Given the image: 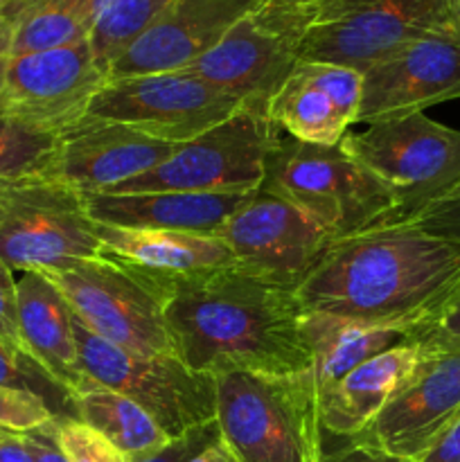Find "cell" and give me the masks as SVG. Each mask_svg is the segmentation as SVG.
I'll list each match as a JSON object with an SVG mask.
<instances>
[{"instance_id":"cell-1","label":"cell","mask_w":460,"mask_h":462,"mask_svg":"<svg viewBox=\"0 0 460 462\" xmlns=\"http://www.w3.org/2000/svg\"><path fill=\"white\" fill-rule=\"evenodd\" d=\"M460 287V242L410 224L336 239L296 289L302 311L338 316L409 337Z\"/></svg>"},{"instance_id":"cell-2","label":"cell","mask_w":460,"mask_h":462,"mask_svg":"<svg viewBox=\"0 0 460 462\" xmlns=\"http://www.w3.org/2000/svg\"><path fill=\"white\" fill-rule=\"evenodd\" d=\"M176 356L197 373L291 374L311 370L296 293L237 266L158 291Z\"/></svg>"},{"instance_id":"cell-3","label":"cell","mask_w":460,"mask_h":462,"mask_svg":"<svg viewBox=\"0 0 460 462\" xmlns=\"http://www.w3.org/2000/svg\"><path fill=\"white\" fill-rule=\"evenodd\" d=\"M221 445L237 462H323V422L311 370L216 374Z\"/></svg>"},{"instance_id":"cell-4","label":"cell","mask_w":460,"mask_h":462,"mask_svg":"<svg viewBox=\"0 0 460 462\" xmlns=\"http://www.w3.org/2000/svg\"><path fill=\"white\" fill-rule=\"evenodd\" d=\"M260 189L300 206L336 239L392 224L397 215L391 192L341 144L320 147L280 135Z\"/></svg>"},{"instance_id":"cell-5","label":"cell","mask_w":460,"mask_h":462,"mask_svg":"<svg viewBox=\"0 0 460 462\" xmlns=\"http://www.w3.org/2000/svg\"><path fill=\"white\" fill-rule=\"evenodd\" d=\"M338 144L391 192L397 206L392 224L442 201L460 183V129L422 111L368 122Z\"/></svg>"},{"instance_id":"cell-6","label":"cell","mask_w":460,"mask_h":462,"mask_svg":"<svg viewBox=\"0 0 460 462\" xmlns=\"http://www.w3.org/2000/svg\"><path fill=\"white\" fill-rule=\"evenodd\" d=\"M318 5L260 0L188 70L224 90L246 111L266 116L271 97L300 63L302 39Z\"/></svg>"},{"instance_id":"cell-7","label":"cell","mask_w":460,"mask_h":462,"mask_svg":"<svg viewBox=\"0 0 460 462\" xmlns=\"http://www.w3.org/2000/svg\"><path fill=\"white\" fill-rule=\"evenodd\" d=\"M282 131L266 116L239 108L228 120L203 131L153 170L97 194L140 192H255Z\"/></svg>"},{"instance_id":"cell-8","label":"cell","mask_w":460,"mask_h":462,"mask_svg":"<svg viewBox=\"0 0 460 462\" xmlns=\"http://www.w3.org/2000/svg\"><path fill=\"white\" fill-rule=\"evenodd\" d=\"M81 368L93 383L143 406L167 438L216 420V379L197 373L176 355H138L90 334L75 319Z\"/></svg>"},{"instance_id":"cell-9","label":"cell","mask_w":460,"mask_h":462,"mask_svg":"<svg viewBox=\"0 0 460 462\" xmlns=\"http://www.w3.org/2000/svg\"><path fill=\"white\" fill-rule=\"evenodd\" d=\"M431 34H454L442 0H325L302 39L300 61L365 72Z\"/></svg>"},{"instance_id":"cell-10","label":"cell","mask_w":460,"mask_h":462,"mask_svg":"<svg viewBox=\"0 0 460 462\" xmlns=\"http://www.w3.org/2000/svg\"><path fill=\"white\" fill-rule=\"evenodd\" d=\"M102 257L84 197L57 180L12 183L0 197V260L21 273H54Z\"/></svg>"},{"instance_id":"cell-11","label":"cell","mask_w":460,"mask_h":462,"mask_svg":"<svg viewBox=\"0 0 460 462\" xmlns=\"http://www.w3.org/2000/svg\"><path fill=\"white\" fill-rule=\"evenodd\" d=\"M43 275L75 319L102 341L138 355H176L161 296L115 262L95 257Z\"/></svg>"},{"instance_id":"cell-12","label":"cell","mask_w":460,"mask_h":462,"mask_svg":"<svg viewBox=\"0 0 460 462\" xmlns=\"http://www.w3.org/2000/svg\"><path fill=\"white\" fill-rule=\"evenodd\" d=\"M239 104L192 70L108 79L88 116L120 122L149 138L180 144L228 120Z\"/></svg>"},{"instance_id":"cell-13","label":"cell","mask_w":460,"mask_h":462,"mask_svg":"<svg viewBox=\"0 0 460 462\" xmlns=\"http://www.w3.org/2000/svg\"><path fill=\"white\" fill-rule=\"evenodd\" d=\"M239 271L296 293L336 237L316 217L282 197L257 189L221 228Z\"/></svg>"},{"instance_id":"cell-14","label":"cell","mask_w":460,"mask_h":462,"mask_svg":"<svg viewBox=\"0 0 460 462\" xmlns=\"http://www.w3.org/2000/svg\"><path fill=\"white\" fill-rule=\"evenodd\" d=\"M413 374L356 442L388 456L418 462L460 415V350L419 343Z\"/></svg>"},{"instance_id":"cell-15","label":"cell","mask_w":460,"mask_h":462,"mask_svg":"<svg viewBox=\"0 0 460 462\" xmlns=\"http://www.w3.org/2000/svg\"><path fill=\"white\" fill-rule=\"evenodd\" d=\"M106 81L108 70L95 59L88 41L18 54L7 63L0 106L61 134L88 113Z\"/></svg>"},{"instance_id":"cell-16","label":"cell","mask_w":460,"mask_h":462,"mask_svg":"<svg viewBox=\"0 0 460 462\" xmlns=\"http://www.w3.org/2000/svg\"><path fill=\"white\" fill-rule=\"evenodd\" d=\"M460 99V41L431 34L363 72L359 125Z\"/></svg>"},{"instance_id":"cell-17","label":"cell","mask_w":460,"mask_h":462,"mask_svg":"<svg viewBox=\"0 0 460 462\" xmlns=\"http://www.w3.org/2000/svg\"><path fill=\"white\" fill-rule=\"evenodd\" d=\"M260 0H170L149 30L108 68V79L185 70Z\"/></svg>"},{"instance_id":"cell-18","label":"cell","mask_w":460,"mask_h":462,"mask_svg":"<svg viewBox=\"0 0 460 462\" xmlns=\"http://www.w3.org/2000/svg\"><path fill=\"white\" fill-rule=\"evenodd\" d=\"M363 72L300 61L266 106V117L298 143L332 147L359 122Z\"/></svg>"},{"instance_id":"cell-19","label":"cell","mask_w":460,"mask_h":462,"mask_svg":"<svg viewBox=\"0 0 460 462\" xmlns=\"http://www.w3.org/2000/svg\"><path fill=\"white\" fill-rule=\"evenodd\" d=\"M174 149L176 144L86 113L59 134L54 180L79 194H97L153 170Z\"/></svg>"},{"instance_id":"cell-20","label":"cell","mask_w":460,"mask_h":462,"mask_svg":"<svg viewBox=\"0 0 460 462\" xmlns=\"http://www.w3.org/2000/svg\"><path fill=\"white\" fill-rule=\"evenodd\" d=\"M95 233L102 244V257L120 264L156 293L174 282L237 266L230 246L216 235L122 228L97 221Z\"/></svg>"},{"instance_id":"cell-21","label":"cell","mask_w":460,"mask_h":462,"mask_svg":"<svg viewBox=\"0 0 460 462\" xmlns=\"http://www.w3.org/2000/svg\"><path fill=\"white\" fill-rule=\"evenodd\" d=\"M257 192V189H255ZM255 192L81 194L93 221L122 228L216 235Z\"/></svg>"},{"instance_id":"cell-22","label":"cell","mask_w":460,"mask_h":462,"mask_svg":"<svg viewBox=\"0 0 460 462\" xmlns=\"http://www.w3.org/2000/svg\"><path fill=\"white\" fill-rule=\"evenodd\" d=\"M18 332L25 355L66 393L86 391V377L75 334V314L66 298L43 273H23L16 282Z\"/></svg>"},{"instance_id":"cell-23","label":"cell","mask_w":460,"mask_h":462,"mask_svg":"<svg viewBox=\"0 0 460 462\" xmlns=\"http://www.w3.org/2000/svg\"><path fill=\"white\" fill-rule=\"evenodd\" d=\"M419 355V343L404 338L397 346L365 359L334 386L320 393L323 431L345 440L361 436L413 374Z\"/></svg>"},{"instance_id":"cell-24","label":"cell","mask_w":460,"mask_h":462,"mask_svg":"<svg viewBox=\"0 0 460 462\" xmlns=\"http://www.w3.org/2000/svg\"><path fill=\"white\" fill-rule=\"evenodd\" d=\"M302 329L311 350V377L318 395L365 359L406 338L395 328H373L318 311H305Z\"/></svg>"},{"instance_id":"cell-25","label":"cell","mask_w":460,"mask_h":462,"mask_svg":"<svg viewBox=\"0 0 460 462\" xmlns=\"http://www.w3.org/2000/svg\"><path fill=\"white\" fill-rule=\"evenodd\" d=\"M70 406L75 411L72 418L102 433L129 458L158 449L170 440L143 406L93 382L79 395L70 397Z\"/></svg>"},{"instance_id":"cell-26","label":"cell","mask_w":460,"mask_h":462,"mask_svg":"<svg viewBox=\"0 0 460 462\" xmlns=\"http://www.w3.org/2000/svg\"><path fill=\"white\" fill-rule=\"evenodd\" d=\"M90 0H39L14 21L12 57L88 41Z\"/></svg>"},{"instance_id":"cell-27","label":"cell","mask_w":460,"mask_h":462,"mask_svg":"<svg viewBox=\"0 0 460 462\" xmlns=\"http://www.w3.org/2000/svg\"><path fill=\"white\" fill-rule=\"evenodd\" d=\"M59 134L36 126L0 106V183L54 180Z\"/></svg>"},{"instance_id":"cell-28","label":"cell","mask_w":460,"mask_h":462,"mask_svg":"<svg viewBox=\"0 0 460 462\" xmlns=\"http://www.w3.org/2000/svg\"><path fill=\"white\" fill-rule=\"evenodd\" d=\"M167 3L170 0H108L88 34L95 59L108 70L149 30Z\"/></svg>"},{"instance_id":"cell-29","label":"cell","mask_w":460,"mask_h":462,"mask_svg":"<svg viewBox=\"0 0 460 462\" xmlns=\"http://www.w3.org/2000/svg\"><path fill=\"white\" fill-rule=\"evenodd\" d=\"M57 438L70 462H129V456L122 454L102 433L70 415L57 418Z\"/></svg>"},{"instance_id":"cell-30","label":"cell","mask_w":460,"mask_h":462,"mask_svg":"<svg viewBox=\"0 0 460 462\" xmlns=\"http://www.w3.org/2000/svg\"><path fill=\"white\" fill-rule=\"evenodd\" d=\"M0 386L9 388H23V391H32L39 397H43L45 402H61V397L52 395V393H59V395L68 397L34 361L27 355H23L21 350L12 347L9 343H5L0 338ZM70 400V397H68ZM52 409V404H50ZM54 411V409H52ZM57 415V413H54Z\"/></svg>"},{"instance_id":"cell-31","label":"cell","mask_w":460,"mask_h":462,"mask_svg":"<svg viewBox=\"0 0 460 462\" xmlns=\"http://www.w3.org/2000/svg\"><path fill=\"white\" fill-rule=\"evenodd\" d=\"M57 420L48 402L32 391L0 386V431L30 433Z\"/></svg>"},{"instance_id":"cell-32","label":"cell","mask_w":460,"mask_h":462,"mask_svg":"<svg viewBox=\"0 0 460 462\" xmlns=\"http://www.w3.org/2000/svg\"><path fill=\"white\" fill-rule=\"evenodd\" d=\"M409 341L460 350V287L419 325L409 332Z\"/></svg>"},{"instance_id":"cell-33","label":"cell","mask_w":460,"mask_h":462,"mask_svg":"<svg viewBox=\"0 0 460 462\" xmlns=\"http://www.w3.org/2000/svg\"><path fill=\"white\" fill-rule=\"evenodd\" d=\"M216 442H221V433L219 424L215 420V422L192 429L183 436L170 438L162 447L147 451V454L133 456L129 462H189L206 449L215 447Z\"/></svg>"},{"instance_id":"cell-34","label":"cell","mask_w":460,"mask_h":462,"mask_svg":"<svg viewBox=\"0 0 460 462\" xmlns=\"http://www.w3.org/2000/svg\"><path fill=\"white\" fill-rule=\"evenodd\" d=\"M401 224H410L415 228L424 230V233L436 235V237L460 242V199L431 203V206H427L410 219L401 221Z\"/></svg>"},{"instance_id":"cell-35","label":"cell","mask_w":460,"mask_h":462,"mask_svg":"<svg viewBox=\"0 0 460 462\" xmlns=\"http://www.w3.org/2000/svg\"><path fill=\"white\" fill-rule=\"evenodd\" d=\"M0 338L25 355L21 332H18L16 280H14V271L3 260H0Z\"/></svg>"},{"instance_id":"cell-36","label":"cell","mask_w":460,"mask_h":462,"mask_svg":"<svg viewBox=\"0 0 460 462\" xmlns=\"http://www.w3.org/2000/svg\"><path fill=\"white\" fill-rule=\"evenodd\" d=\"M27 438H30L32 447H34V462H70L63 454L61 445H59L57 420L30 431Z\"/></svg>"},{"instance_id":"cell-37","label":"cell","mask_w":460,"mask_h":462,"mask_svg":"<svg viewBox=\"0 0 460 462\" xmlns=\"http://www.w3.org/2000/svg\"><path fill=\"white\" fill-rule=\"evenodd\" d=\"M418 462H460V415L424 451Z\"/></svg>"},{"instance_id":"cell-38","label":"cell","mask_w":460,"mask_h":462,"mask_svg":"<svg viewBox=\"0 0 460 462\" xmlns=\"http://www.w3.org/2000/svg\"><path fill=\"white\" fill-rule=\"evenodd\" d=\"M323 462H406L395 458V456H388L383 451L373 449V447L363 445V442L347 440V445L343 449L332 451V454H325Z\"/></svg>"},{"instance_id":"cell-39","label":"cell","mask_w":460,"mask_h":462,"mask_svg":"<svg viewBox=\"0 0 460 462\" xmlns=\"http://www.w3.org/2000/svg\"><path fill=\"white\" fill-rule=\"evenodd\" d=\"M0 462H34V447L27 433H7L0 438Z\"/></svg>"},{"instance_id":"cell-40","label":"cell","mask_w":460,"mask_h":462,"mask_svg":"<svg viewBox=\"0 0 460 462\" xmlns=\"http://www.w3.org/2000/svg\"><path fill=\"white\" fill-rule=\"evenodd\" d=\"M12 30L14 23L0 14V97H3L5 86V72H7V63L12 59Z\"/></svg>"},{"instance_id":"cell-41","label":"cell","mask_w":460,"mask_h":462,"mask_svg":"<svg viewBox=\"0 0 460 462\" xmlns=\"http://www.w3.org/2000/svg\"><path fill=\"white\" fill-rule=\"evenodd\" d=\"M189 462H237L230 456V451L225 449L221 442H216L215 447H210V449H206L203 454H198L197 458H192Z\"/></svg>"},{"instance_id":"cell-42","label":"cell","mask_w":460,"mask_h":462,"mask_svg":"<svg viewBox=\"0 0 460 462\" xmlns=\"http://www.w3.org/2000/svg\"><path fill=\"white\" fill-rule=\"evenodd\" d=\"M442 7H445L446 18H449V25L454 30L455 39L460 41V0H442Z\"/></svg>"},{"instance_id":"cell-43","label":"cell","mask_w":460,"mask_h":462,"mask_svg":"<svg viewBox=\"0 0 460 462\" xmlns=\"http://www.w3.org/2000/svg\"><path fill=\"white\" fill-rule=\"evenodd\" d=\"M446 199H460V183L455 185L454 189H451V194H449V197H446ZM446 199H442V201H446Z\"/></svg>"},{"instance_id":"cell-44","label":"cell","mask_w":460,"mask_h":462,"mask_svg":"<svg viewBox=\"0 0 460 462\" xmlns=\"http://www.w3.org/2000/svg\"><path fill=\"white\" fill-rule=\"evenodd\" d=\"M291 3H309V5H318V3H325V0H291Z\"/></svg>"},{"instance_id":"cell-45","label":"cell","mask_w":460,"mask_h":462,"mask_svg":"<svg viewBox=\"0 0 460 462\" xmlns=\"http://www.w3.org/2000/svg\"><path fill=\"white\" fill-rule=\"evenodd\" d=\"M9 185H12V183H0V197H3V194H5V189H7Z\"/></svg>"},{"instance_id":"cell-46","label":"cell","mask_w":460,"mask_h":462,"mask_svg":"<svg viewBox=\"0 0 460 462\" xmlns=\"http://www.w3.org/2000/svg\"><path fill=\"white\" fill-rule=\"evenodd\" d=\"M7 433H9V431H0V438H5V436H7Z\"/></svg>"}]
</instances>
